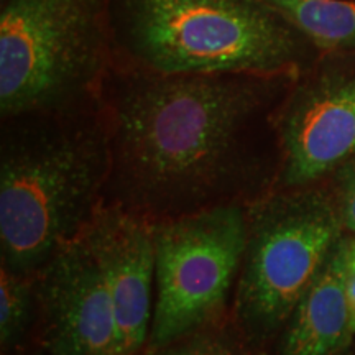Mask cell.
Listing matches in <instances>:
<instances>
[{"mask_svg":"<svg viewBox=\"0 0 355 355\" xmlns=\"http://www.w3.org/2000/svg\"><path fill=\"white\" fill-rule=\"evenodd\" d=\"M81 239L112 300L115 355H141L148 344L155 301L153 224L114 204H102Z\"/></svg>","mask_w":355,"mask_h":355,"instance_id":"9","label":"cell"},{"mask_svg":"<svg viewBox=\"0 0 355 355\" xmlns=\"http://www.w3.org/2000/svg\"><path fill=\"white\" fill-rule=\"evenodd\" d=\"M248 206L155 222V301L146 350L224 322L247 242Z\"/></svg>","mask_w":355,"mask_h":355,"instance_id":"6","label":"cell"},{"mask_svg":"<svg viewBox=\"0 0 355 355\" xmlns=\"http://www.w3.org/2000/svg\"><path fill=\"white\" fill-rule=\"evenodd\" d=\"M329 189L334 196L344 234L355 237V157L332 173Z\"/></svg>","mask_w":355,"mask_h":355,"instance_id":"14","label":"cell"},{"mask_svg":"<svg viewBox=\"0 0 355 355\" xmlns=\"http://www.w3.org/2000/svg\"><path fill=\"white\" fill-rule=\"evenodd\" d=\"M110 64L109 0H0V119L96 104Z\"/></svg>","mask_w":355,"mask_h":355,"instance_id":"4","label":"cell"},{"mask_svg":"<svg viewBox=\"0 0 355 355\" xmlns=\"http://www.w3.org/2000/svg\"><path fill=\"white\" fill-rule=\"evenodd\" d=\"M110 173L99 101L0 119V257L33 277L84 234L104 204Z\"/></svg>","mask_w":355,"mask_h":355,"instance_id":"2","label":"cell"},{"mask_svg":"<svg viewBox=\"0 0 355 355\" xmlns=\"http://www.w3.org/2000/svg\"><path fill=\"white\" fill-rule=\"evenodd\" d=\"M329 186L275 189L248 206L247 242L229 319L252 350L277 339L344 237Z\"/></svg>","mask_w":355,"mask_h":355,"instance_id":"5","label":"cell"},{"mask_svg":"<svg viewBox=\"0 0 355 355\" xmlns=\"http://www.w3.org/2000/svg\"><path fill=\"white\" fill-rule=\"evenodd\" d=\"M321 53L355 51V0H261Z\"/></svg>","mask_w":355,"mask_h":355,"instance_id":"11","label":"cell"},{"mask_svg":"<svg viewBox=\"0 0 355 355\" xmlns=\"http://www.w3.org/2000/svg\"><path fill=\"white\" fill-rule=\"evenodd\" d=\"M347 235L332 248L279 332L277 355H349L355 327L345 296Z\"/></svg>","mask_w":355,"mask_h":355,"instance_id":"10","label":"cell"},{"mask_svg":"<svg viewBox=\"0 0 355 355\" xmlns=\"http://www.w3.org/2000/svg\"><path fill=\"white\" fill-rule=\"evenodd\" d=\"M40 339L48 355H115L112 300L81 237L35 273Z\"/></svg>","mask_w":355,"mask_h":355,"instance_id":"8","label":"cell"},{"mask_svg":"<svg viewBox=\"0 0 355 355\" xmlns=\"http://www.w3.org/2000/svg\"><path fill=\"white\" fill-rule=\"evenodd\" d=\"M38 296L35 275H19L0 268V349L13 355L25 347L38 322Z\"/></svg>","mask_w":355,"mask_h":355,"instance_id":"12","label":"cell"},{"mask_svg":"<svg viewBox=\"0 0 355 355\" xmlns=\"http://www.w3.org/2000/svg\"><path fill=\"white\" fill-rule=\"evenodd\" d=\"M112 64L159 74H300L321 51L261 0H109Z\"/></svg>","mask_w":355,"mask_h":355,"instance_id":"3","label":"cell"},{"mask_svg":"<svg viewBox=\"0 0 355 355\" xmlns=\"http://www.w3.org/2000/svg\"><path fill=\"white\" fill-rule=\"evenodd\" d=\"M344 286L350 314H352V322L355 327V237H350V235H347V243H345Z\"/></svg>","mask_w":355,"mask_h":355,"instance_id":"15","label":"cell"},{"mask_svg":"<svg viewBox=\"0 0 355 355\" xmlns=\"http://www.w3.org/2000/svg\"><path fill=\"white\" fill-rule=\"evenodd\" d=\"M232 322H219L141 355H254Z\"/></svg>","mask_w":355,"mask_h":355,"instance_id":"13","label":"cell"},{"mask_svg":"<svg viewBox=\"0 0 355 355\" xmlns=\"http://www.w3.org/2000/svg\"><path fill=\"white\" fill-rule=\"evenodd\" d=\"M277 189L321 183L355 157V51L321 53L296 76L278 114Z\"/></svg>","mask_w":355,"mask_h":355,"instance_id":"7","label":"cell"},{"mask_svg":"<svg viewBox=\"0 0 355 355\" xmlns=\"http://www.w3.org/2000/svg\"><path fill=\"white\" fill-rule=\"evenodd\" d=\"M298 74H159L110 64L99 92L104 204L162 222L277 189L278 114Z\"/></svg>","mask_w":355,"mask_h":355,"instance_id":"1","label":"cell"}]
</instances>
